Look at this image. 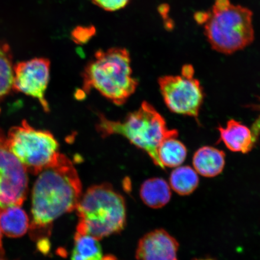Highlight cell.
<instances>
[{"instance_id": "cell-1", "label": "cell", "mask_w": 260, "mask_h": 260, "mask_svg": "<svg viewBox=\"0 0 260 260\" xmlns=\"http://www.w3.org/2000/svg\"><path fill=\"white\" fill-rule=\"evenodd\" d=\"M82 195V185L72 161L58 153L40 174L32 191L34 237L48 236L52 223L63 214L76 209Z\"/></svg>"}, {"instance_id": "cell-2", "label": "cell", "mask_w": 260, "mask_h": 260, "mask_svg": "<svg viewBox=\"0 0 260 260\" xmlns=\"http://www.w3.org/2000/svg\"><path fill=\"white\" fill-rule=\"evenodd\" d=\"M252 16L251 10L230 0H216L210 11L198 13L195 19L204 25L211 48L228 55L243 50L254 40Z\"/></svg>"}, {"instance_id": "cell-3", "label": "cell", "mask_w": 260, "mask_h": 260, "mask_svg": "<svg viewBox=\"0 0 260 260\" xmlns=\"http://www.w3.org/2000/svg\"><path fill=\"white\" fill-rule=\"evenodd\" d=\"M132 74L131 58L126 49L99 50L84 68L83 92L96 89L115 105H123L138 86Z\"/></svg>"}, {"instance_id": "cell-4", "label": "cell", "mask_w": 260, "mask_h": 260, "mask_svg": "<svg viewBox=\"0 0 260 260\" xmlns=\"http://www.w3.org/2000/svg\"><path fill=\"white\" fill-rule=\"evenodd\" d=\"M96 129L104 138L113 135L124 136L132 144L145 151L162 170L165 168L159 160L158 146L165 139L178 136L177 130L169 129L164 117L146 102L122 121H111L100 115Z\"/></svg>"}, {"instance_id": "cell-5", "label": "cell", "mask_w": 260, "mask_h": 260, "mask_svg": "<svg viewBox=\"0 0 260 260\" xmlns=\"http://www.w3.org/2000/svg\"><path fill=\"white\" fill-rule=\"evenodd\" d=\"M77 233L101 240L119 233L126 224L125 200L111 184L94 185L81 197L77 208Z\"/></svg>"}, {"instance_id": "cell-6", "label": "cell", "mask_w": 260, "mask_h": 260, "mask_svg": "<svg viewBox=\"0 0 260 260\" xmlns=\"http://www.w3.org/2000/svg\"><path fill=\"white\" fill-rule=\"evenodd\" d=\"M7 141L12 153L34 175L40 174L59 153V145L53 134L36 129L26 121L9 130Z\"/></svg>"}, {"instance_id": "cell-7", "label": "cell", "mask_w": 260, "mask_h": 260, "mask_svg": "<svg viewBox=\"0 0 260 260\" xmlns=\"http://www.w3.org/2000/svg\"><path fill=\"white\" fill-rule=\"evenodd\" d=\"M158 84L165 103L170 111L198 118L204 95L200 81L194 78L192 65L184 64L179 76L159 78Z\"/></svg>"}, {"instance_id": "cell-8", "label": "cell", "mask_w": 260, "mask_h": 260, "mask_svg": "<svg viewBox=\"0 0 260 260\" xmlns=\"http://www.w3.org/2000/svg\"><path fill=\"white\" fill-rule=\"evenodd\" d=\"M27 171L9 149L0 128V207H21L28 192Z\"/></svg>"}, {"instance_id": "cell-9", "label": "cell", "mask_w": 260, "mask_h": 260, "mask_svg": "<svg viewBox=\"0 0 260 260\" xmlns=\"http://www.w3.org/2000/svg\"><path fill=\"white\" fill-rule=\"evenodd\" d=\"M12 89L39 101L45 112L50 111L45 92L50 80V61L45 58H35L22 61L14 68Z\"/></svg>"}, {"instance_id": "cell-10", "label": "cell", "mask_w": 260, "mask_h": 260, "mask_svg": "<svg viewBox=\"0 0 260 260\" xmlns=\"http://www.w3.org/2000/svg\"><path fill=\"white\" fill-rule=\"evenodd\" d=\"M179 243L164 229L146 234L139 240L136 257L138 260H178Z\"/></svg>"}, {"instance_id": "cell-11", "label": "cell", "mask_w": 260, "mask_h": 260, "mask_svg": "<svg viewBox=\"0 0 260 260\" xmlns=\"http://www.w3.org/2000/svg\"><path fill=\"white\" fill-rule=\"evenodd\" d=\"M218 130L220 141L230 151L247 154L256 144L253 141L251 129L236 120H229L226 127L219 126Z\"/></svg>"}, {"instance_id": "cell-12", "label": "cell", "mask_w": 260, "mask_h": 260, "mask_svg": "<svg viewBox=\"0 0 260 260\" xmlns=\"http://www.w3.org/2000/svg\"><path fill=\"white\" fill-rule=\"evenodd\" d=\"M193 165L194 170L202 176L216 177L225 167V152L212 146H203L195 152Z\"/></svg>"}, {"instance_id": "cell-13", "label": "cell", "mask_w": 260, "mask_h": 260, "mask_svg": "<svg viewBox=\"0 0 260 260\" xmlns=\"http://www.w3.org/2000/svg\"><path fill=\"white\" fill-rule=\"evenodd\" d=\"M29 225L27 214L20 207H0V229L6 236L22 237L27 233Z\"/></svg>"}, {"instance_id": "cell-14", "label": "cell", "mask_w": 260, "mask_h": 260, "mask_svg": "<svg viewBox=\"0 0 260 260\" xmlns=\"http://www.w3.org/2000/svg\"><path fill=\"white\" fill-rule=\"evenodd\" d=\"M140 195L143 202L152 209H160L171 200L170 186L164 179H148L142 184Z\"/></svg>"}, {"instance_id": "cell-15", "label": "cell", "mask_w": 260, "mask_h": 260, "mask_svg": "<svg viewBox=\"0 0 260 260\" xmlns=\"http://www.w3.org/2000/svg\"><path fill=\"white\" fill-rule=\"evenodd\" d=\"M176 138L166 139L158 146L159 160L165 168L180 167L186 160L187 154L186 146Z\"/></svg>"}, {"instance_id": "cell-16", "label": "cell", "mask_w": 260, "mask_h": 260, "mask_svg": "<svg viewBox=\"0 0 260 260\" xmlns=\"http://www.w3.org/2000/svg\"><path fill=\"white\" fill-rule=\"evenodd\" d=\"M171 186L181 196L192 193L199 185V177L196 171L188 166L178 167L171 172Z\"/></svg>"}, {"instance_id": "cell-17", "label": "cell", "mask_w": 260, "mask_h": 260, "mask_svg": "<svg viewBox=\"0 0 260 260\" xmlns=\"http://www.w3.org/2000/svg\"><path fill=\"white\" fill-rule=\"evenodd\" d=\"M99 240L76 233L71 260H102V249Z\"/></svg>"}, {"instance_id": "cell-18", "label": "cell", "mask_w": 260, "mask_h": 260, "mask_svg": "<svg viewBox=\"0 0 260 260\" xmlns=\"http://www.w3.org/2000/svg\"><path fill=\"white\" fill-rule=\"evenodd\" d=\"M14 68L9 45L0 41V99L7 95L12 89Z\"/></svg>"}, {"instance_id": "cell-19", "label": "cell", "mask_w": 260, "mask_h": 260, "mask_svg": "<svg viewBox=\"0 0 260 260\" xmlns=\"http://www.w3.org/2000/svg\"><path fill=\"white\" fill-rule=\"evenodd\" d=\"M96 34V28L93 25L78 26L71 34L73 41L78 44H86Z\"/></svg>"}, {"instance_id": "cell-20", "label": "cell", "mask_w": 260, "mask_h": 260, "mask_svg": "<svg viewBox=\"0 0 260 260\" xmlns=\"http://www.w3.org/2000/svg\"><path fill=\"white\" fill-rule=\"evenodd\" d=\"M94 5L105 10L113 12L125 7L129 0H90Z\"/></svg>"}, {"instance_id": "cell-21", "label": "cell", "mask_w": 260, "mask_h": 260, "mask_svg": "<svg viewBox=\"0 0 260 260\" xmlns=\"http://www.w3.org/2000/svg\"><path fill=\"white\" fill-rule=\"evenodd\" d=\"M253 141L257 142L260 135V115L256 121L253 122L251 128Z\"/></svg>"}, {"instance_id": "cell-22", "label": "cell", "mask_w": 260, "mask_h": 260, "mask_svg": "<svg viewBox=\"0 0 260 260\" xmlns=\"http://www.w3.org/2000/svg\"><path fill=\"white\" fill-rule=\"evenodd\" d=\"M50 243L47 239H44L40 243V248L44 253L48 252L50 249Z\"/></svg>"}, {"instance_id": "cell-23", "label": "cell", "mask_w": 260, "mask_h": 260, "mask_svg": "<svg viewBox=\"0 0 260 260\" xmlns=\"http://www.w3.org/2000/svg\"><path fill=\"white\" fill-rule=\"evenodd\" d=\"M102 260H117L115 256L111 255H107L103 256Z\"/></svg>"}, {"instance_id": "cell-24", "label": "cell", "mask_w": 260, "mask_h": 260, "mask_svg": "<svg viewBox=\"0 0 260 260\" xmlns=\"http://www.w3.org/2000/svg\"><path fill=\"white\" fill-rule=\"evenodd\" d=\"M3 253H4V251H3L2 245V231L0 229V254H3Z\"/></svg>"}, {"instance_id": "cell-25", "label": "cell", "mask_w": 260, "mask_h": 260, "mask_svg": "<svg viewBox=\"0 0 260 260\" xmlns=\"http://www.w3.org/2000/svg\"><path fill=\"white\" fill-rule=\"evenodd\" d=\"M194 260H214L211 258H201V259H194Z\"/></svg>"}, {"instance_id": "cell-26", "label": "cell", "mask_w": 260, "mask_h": 260, "mask_svg": "<svg viewBox=\"0 0 260 260\" xmlns=\"http://www.w3.org/2000/svg\"><path fill=\"white\" fill-rule=\"evenodd\" d=\"M0 260H3V259H0Z\"/></svg>"}]
</instances>
